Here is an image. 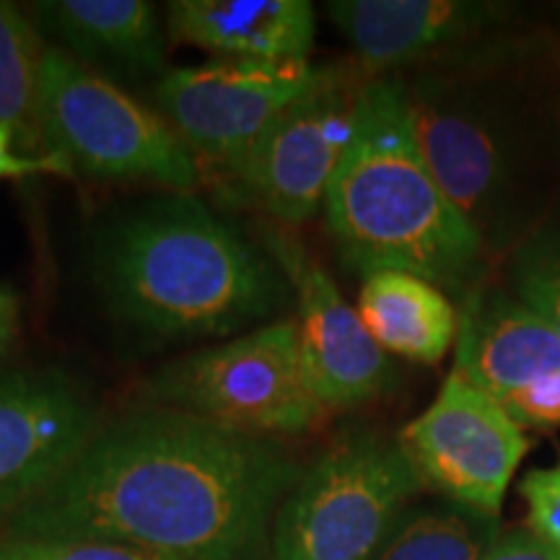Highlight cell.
I'll use <instances>...</instances> for the list:
<instances>
[{"mask_svg":"<svg viewBox=\"0 0 560 560\" xmlns=\"http://www.w3.org/2000/svg\"><path fill=\"white\" fill-rule=\"evenodd\" d=\"M299 475L278 441L151 405L102 423L0 537L120 542L177 560H260Z\"/></svg>","mask_w":560,"mask_h":560,"instance_id":"cell-1","label":"cell"},{"mask_svg":"<svg viewBox=\"0 0 560 560\" xmlns=\"http://www.w3.org/2000/svg\"><path fill=\"white\" fill-rule=\"evenodd\" d=\"M89 268L109 317L159 340L242 335L293 299L262 244L195 192L112 210L91 234Z\"/></svg>","mask_w":560,"mask_h":560,"instance_id":"cell-2","label":"cell"},{"mask_svg":"<svg viewBox=\"0 0 560 560\" xmlns=\"http://www.w3.org/2000/svg\"><path fill=\"white\" fill-rule=\"evenodd\" d=\"M350 270H400L465 301L486 285L488 244L439 187L412 130L400 75H369L355 130L325 198Z\"/></svg>","mask_w":560,"mask_h":560,"instance_id":"cell-3","label":"cell"},{"mask_svg":"<svg viewBox=\"0 0 560 560\" xmlns=\"http://www.w3.org/2000/svg\"><path fill=\"white\" fill-rule=\"evenodd\" d=\"M39 132L50 156L96 182L192 192L202 174L164 115L52 45L42 62Z\"/></svg>","mask_w":560,"mask_h":560,"instance_id":"cell-4","label":"cell"},{"mask_svg":"<svg viewBox=\"0 0 560 560\" xmlns=\"http://www.w3.org/2000/svg\"><path fill=\"white\" fill-rule=\"evenodd\" d=\"M423 488L400 441L342 433L278 506L268 560H371Z\"/></svg>","mask_w":560,"mask_h":560,"instance_id":"cell-5","label":"cell"},{"mask_svg":"<svg viewBox=\"0 0 560 560\" xmlns=\"http://www.w3.org/2000/svg\"><path fill=\"white\" fill-rule=\"evenodd\" d=\"M149 400L244 436H301L322 423L301 359L296 319H276L166 363L145 382Z\"/></svg>","mask_w":560,"mask_h":560,"instance_id":"cell-6","label":"cell"},{"mask_svg":"<svg viewBox=\"0 0 560 560\" xmlns=\"http://www.w3.org/2000/svg\"><path fill=\"white\" fill-rule=\"evenodd\" d=\"M366 70L322 66L314 86L265 130L236 164L213 172L223 200L265 221L301 226L325 208L327 190L355 130Z\"/></svg>","mask_w":560,"mask_h":560,"instance_id":"cell-7","label":"cell"},{"mask_svg":"<svg viewBox=\"0 0 560 560\" xmlns=\"http://www.w3.org/2000/svg\"><path fill=\"white\" fill-rule=\"evenodd\" d=\"M397 441L423 486L490 516H499L529 450L522 425L454 369L436 400L405 425Z\"/></svg>","mask_w":560,"mask_h":560,"instance_id":"cell-8","label":"cell"},{"mask_svg":"<svg viewBox=\"0 0 560 560\" xmlns=\"http://www.w3.org/2000/svg\"><path fill=\"white\" fill-rule=\"evenodd\" d=\"M322 66L270 68L210 60L174 68L153 83L161 115L208 172L236 164L291 104L317 83Z\"/></svg>","mask_w":560,"mask_h":560,"instance_id":"cell-9","label":"cell"},{"mask_svg":"<svg viewBox=\"0 0 560 560\" xmlns=\"http://www.w3.org/2000/svg\"><path fill=\"white\" fill-rule=\"evenodd\" d=\"M255 236L289 280L299 306L301 359L325 410H350L387 395L397 382L392 355L376 346L330 272L289 226L262 219Z\"/></svg>","mask_w":560,"mask_h":560,"instance_id":"cell-10","label":"cell"},{"mask_svg":"<svg viewBox=\"0 0 560 560\" xmlns=\"http://www.w3.org/2000/svg\"><path fill=\"white\" fill-rule=\"evenodd\" d=\"M416 140L452 206L472 223L488 249L506 229L511 202L509 140L467 89L444 75L405 81Z\"/></svg>","mask_w":560,"mask_h":560,"instance_id":"cell-11","label":"cell"},{"mask_svg":"<svg viewBox=\"0 0 560 560\" xmlns=\"http://www.w3.org/2000/svg\"><path fill=\"white\" fill-rule=\"evenodd\" d=\"M102 425L100 405L58 366L0 363V532Z\"/></svg>","mask_w":560,"mask_h":560,"instance_id":"cell-12","label":"cell"},{"mask_svg":"<svg viewBox=\"0 0 560 560\" xmlns=\"http://www.w3.org/2000/svg\"><path fill=\"white\" fill-rule=\"evenodd\" d=\"M325 9L369 75L450 52L511 13V5L488 0H332Z\"/></svg>","mask_w":560,"mask_h":560,"instance_id":"cell-13","label":"cell"},{"mask_svg":"<svg viewBox=\"0 0 560 560\" xmlns=\"http://www.w3.org/2000/svg\"><path fill=\"white\" fill-rule=\"evenodd\" d=\"M454 371L506 405L560 374V338L511 291L480 285L459 306Z\"/></svg>","mask_w":560,"mask_h":560,"instance_id":"cell-14","label":"cell"},{"mask_svg":"<svg viewBox=\"0 0 560 560\" xmlns=\"http://www.w3.org/2000/svg\"><path fill=\"white\" fill-rule=\"evenodd\" d=\"M30 16L47 45L109 81L164 79L166 26L149 0H42Z\"/></svg>","mask_w":560,"mask_h":560,"instance_id":"cell-15","label":"cell"},{"mask_svg":"<svg viewBox=\"0 0 560 560\" xmlns=\"http://www.w3.org/2000/svg\"><path fill=\"white\" fill-rule=\"evenodd\" d=\"M166 34L215 60L310 66L317 13L310 0H172Z\"/></svg>","mask_w":560,"mask_h":560,"instance_id":"cell-16","label":"cell"},{"mask_svg":"<svg viewBox=\"0 0 560 560\" xmlns=\"http://www.w3.org/2000/svg\"><path fill=\"white\" fill-rule=\"evenodd\" d=\"M355 312L384 353L416 363L444 361L459 332V310L429 280L400 270L363 276Z\"/></svg>","mask_w":560,"mask_h":560,"instance_id":"cell-17","label":"cell"},{"mask_svg":"<svg viewBox=\"0 0 560 560\" xmlns=\"http://www.w3.org/2000/svg\"><path fill=\"white\" fill-rule=\"evenodd\" d=\"M499 516L454 501L410 506L371 560H482L499 540Z\"/></svg>","mask_w":560,"mask_h":560,"instance_id":"cell-18","label":"cell"},{"mask_svg":"<svg viewBox=\"0 0 560 560\" xmlns=\"http://www.w3.org/2000/svg\"><path fill=\"white\" fill-rule=\"evenodd\" d=\"M47 42L19 5L0 0V122L16 130L26 156H50L39 132V86Z\"/></svg>","mask_w":560,"mask_h":560,"instance_id":"cell-19","label":"cell"},{"mask_svg":"<svg viewBox=\"0 0 560 560\" xmlns=\"http://www.w3.org/2000/svg\"><path fill=\"white\" fill-rule=\"evenodd\" d=\"M509 291L540 314L560 338V236H542L516 249Z\"/></svg>","mask_w":560,"mask_h":560,"instance_id":"cell-20","label":"cell"},{"mask_svg":"<svg viewBox=\"0 0 560 560\" xmlns=\"http://www.w3.org/2000/svg\"><path fill=\"white\" fill-rule=\"evenodd\" d=\"M0 560H177L120 542L96 540H3Z\"/></svg>","mask_w":560,"mask_h":560,"instance_id":"cell-21","label":"cell"},{"mask_svg":"<svg viewBox=\"0 0 560 560\" xmlns=\"http://www.w3.org/2000/svg\"><path fill=\"white\" fill-rule=\"evenodd\" d=\"M520 493L527 503V529L560 552V462L524 475Z\"/></svg>","mask_w":560,"mask_h":560,"instance_id":"cell-22","label":"cell"},{"mask_svg":"<svg viewBox=\"0 0 560 560\" xmlns=\"http://www.w3.org/2000/svg\"><path fill=\"white\" fill-rule=\"evenodd\" d=\"M522 429H560V374L501 405Z\"/></svg>","mask_w":560,"mask_h":560,"instance_id":"cell-23","label":"cell"},{"mask_svg":"<svg viewBox=\"0 0 560 560\" xmlns=\"http://www.w3.org/2000/svg\"><path fill=\"white\" fill-rule=\"evenodd\" d=\"M34 174L70 177V166L58 156H26L19 145L16 130L0 122V179H24Z\"/></svg>","mask_w":560,"mask_h":560,"instance_id":"cell-24","label":"cell"},{"mask_svg":"<svg viewBox=\"0 0 560 560\" xmlns=\"http://www.w3.org/2000/svg\"><path fill=\"white\" fill-rule=\"evenodd\" d=\"M482 560H560V552L529 529L501 532Z\"/></svg>","mask_w":560,"mask_h":560,"instance_id":"cell-25","label":"cell"},{"mask_svg":"<svg viewBox=\"0 0 560 560\" xmlns=\"http://www.w3.org/2000/svg\"><path fill=\"white\" fill-rule=\"evenodd\" d=\"M21 327V301L16 293L0 289V359L9 353Z\"/></svg>","mask_w":560,"mask_h":560,"instance_id":"cell-26","label":"cell"}]
</instances>
